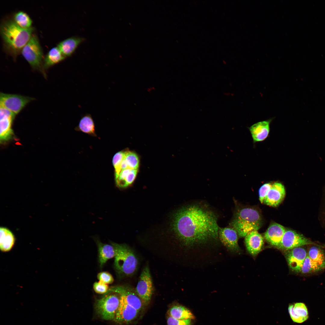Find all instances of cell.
<instances>
[{
	"label": "cell",
	"instance_id": "e0dca14e",
	"mask_svg": "<svg viewBox=\"0 0 325 325\" xmlns=\"http://www.w3.org/2000/svg\"><path fill=\"white\" fill-rule=\"evenodd\" d=\"M269 119L259 122L251 126L249 129L254 142L262 141L268 137L270 132Z\"/></svg>",
	"mask_w": 325,
	"mask_h": 325
},
{
	"label": "cell",
	"instance_id": "ac0fdd59",
	"mask_svg": "<svg viewBox=\"0 0 325 325\" xmlns=\"http://www.w3.org/2000/svg\"><path fill=\"white\" fill-rule=\"evenodd\" d=\"M85 39V38L81 37L72 36L60 42L57 47L63 55L67 57L72 55Z\"/></svg>",
	"mask_w": 325,
	"mask_h": 325
},
{
	"label": "cell",
	"instance_id": "277c9868",
	"mask_svg": "<svg viewBox=\"0 0 325 325\" xmlns=\"http://www.w3.org/2000/svg\"><path fill=\"white\" fill-rule=\"evenodd\" d=\"M262 224V217L256 209L243 207L235 210L229 226L235 230L239 237H242L253 231H258Z\"/></svg>",
	"mask_w": 325,
	"mask_h": 325
},
{
	"label": "cell",
	"instance_id": "9a60e30c",
	"mask_svg": "<svg viewBox=\"0 0 325 325\" xmlns=\"http://www.w3.org/2000/svg\"><path fill=\"white\" fill-rule=\"evenodd\" d=\"M286 230L281 225L276 223H273L265 232L264 237L270 244L278 248Z\"/></svg>",
	"mask_w": 325,
	"mask_h": 325
},
{
	"label": "cell",
	"instance_id": "4dcf8cb0",
	"mask_svg": "<svg viewBox=\"0 0 325 325\" xmlns=\"http://www.w3.org/2000/svg\"><path fill=\"white\" fill-rule=\"evenodd\" d=\"M192 320H180L174 318L168 315L167 317V325H191Z\"/></svg>",
	"mask_w": 325,
	"mask_h": 325
},
{
	"label": "cell",
	"instance_id": "484cf974",
	"mask_svg": "<svg viewBox=\"0 0 325 325\" xmlns=\"http://www.w3.org/2000/svg\"><path fill=\"white\" fill-rule=\"evenodd\" d=\"M13 20L19 26L25 28L31 27L32 21L26 12L20 11L15 13L13 16Z\"/></svg>",
	"mask_w": 325,
	"mask_h": 325
},
{
	"label": "cell",
	"instance_id": "5bb4252c",
	"mask_svg": "<svg viewBox=\"0 0 325 325\" xmlns=\"http://www.w3.org/2000/svg\"><path fill=\"white\" fill-rule=\"evenodd\" d=\"M286 194L284 186L279 182L272 184L271 186L263 203L268 206L276 207L284 199Z\"/></svg>",
	"mask_w": 325,
	"mask_h": 325
},
{
	"label": "cell",
	"instance_id": "603a6c76",
	"mask_svg": "<svg viewBox=\"0 0 325 325\" xmlns=\"http://www.w3.org/2000/svg\"><path fill=\"white\" fill-rule=\"evenodd\" d=\"M66 58L57 47H53L48 51L44 59L43 69H47Z\"/></svg>",
	"mask_w": 325,
	"mask_h": 325
},
{
	"label": "cell",
	"instance_id": "83f0119b",
	"mask_svg": "<svg viewBox=\"0 0 325 325\" xmlns=\"http://www.w3.org/2000/svg\"><path fill=\"white\" fill-rule=\"evenodd\" d=\"M125 152L120 151L113 156V164L115 170V178H116L121 171L120 165L124 159Z\"/></svg>",
	"mask_w": 325,
	"mask_h": 325
},
{
	"label": "cell",
	"instance_id": "f546056e",
	"mask_svg": "<svg viewBox=\"0 0 325 325\" xmlns=\"http://www.w3.org/2000/svg\"><path fill=\"white\" fill-rule=\"evenodd\" d=\"M97 278L99 281L107 284H111L114 281L112 275L107 271H103L98 273Z\"/></svg>",
	"mask_w": 325,
	"mask_h": 325
},
{
	"label": "cell",
	"instance_id": "8992f818",
	"mask_svg": "<svg viewBox=\"0 0 325 325\" xmlns=\"http://www.w3.org/2000/svg\"><path fill=\"white\" fill-rule=\"evenodd\" d=\"M21 53L34 70L41 71L45 76L43 68V51L37 36L32 34L22 49Z\"/></svg>",
	"mask_w": 325,
	"mask_h": 325
},
{
	"label": "cell",
	"instance_id": "9c48e42d",
	"mask_svg": "<svg viewBox=\"0 0 325 325\" xmlns=\"http://www.w3.org/2000/svg\"><path fill=\"white\" fill-rule=\"evenodd\" d=\"M33 99V98L20 95L1 93L0 107L8 109L16 115Z\"/></svg>",
	"mask_w": 325,
	"mask_h": 325
},
{
	"label": "cell",
	"instance_id": "7a4b0ae2",
	"mask_svg": "<svg viewBox=\"0 0 325 325\" xmlns=\"http://www.w3.org/2000/svg\"><path fill=\"white\" fill-rule=\"evenodd\" d=\"M109 290L119 296V305L114 320L120 324H128L135 320L144 305L136 292L123 286L112 287Z\"/></svg>",
	"mask_w": 325,
	"mask_h": 325
},
{
	"label": "cell",
	"instance_id": "3957f363",
	"mask_svg": "<svg viewBox=\"0 0 325 325\" xmlns=\"http://www.w3.org/2000/svg\"><path fill=\"white\" fill-rule=\"evenodd\" d=\"M34 29L32 27L22 28L13 19L3 21L0 26V33L5 51L15 59L29 40Z\"/></svg>",
	"mask_w": 325,
	"mask_h": 325
},
{
	"label": "cell",
	"instance_id": "4fadbf2b",
	"mask_svg": "<svg viewBox=\"0 0 325 325\" xmlns=\"http://www.w3.org/2000/svg\"><path fill=\"white\" fill-rule=\"evenodd\" d=\"M307 255L306 250L303 247H296L289 250L286 255L288 265L293 271L300 272L304 261Z\"/></svg>",
	"mask_w": 325,
	"mask_h": 325
},
{
	"label": "cell",
	"instance_id": "7402d4cb",
	"mask_svg": "<svg viewBox=\"0 0 325 325\" xmlns=\"http://www.w3.org/2000/svg\"><path fill=\"white\" fill-rule=\"evenodd\" d=\"M0 249L2 252L10 251L14 246L15 238L13 234L8 228L4 227L0 228Z\"/></svg>",
	"mask_w": 325,
	"mask_h": 325
},
{
	"label": "cell",
	"instance_id": "836d02e7",
	"mask_svg": "<svg viewBox=\"0 0 325 325\" xmlns=\"http://www.w3.org/2000/svg\"><path fill=\"white\" fill-rule=\"evenodd\" d=\"M137 172L138 169H131L125 179V187L130 185L133 182L137 175Z\"/></svg>",
	"mask_w": 325,
	"mask_h": 325
},
{
	"label": "cell",
	"instance_id": "30bf717a",
	"mask_svg": "<svg viewBox=\"0 0 325 325\" xmlns=\"http://www.w3.org/2000/svg\"><path fill=\"white\" fill-rule=\"evenodd\" d=\"M311 244L317 245L296 231L286 229L278 248L287 250Z\"/></svg>",
	"mask_w": 325,
	"mask_h": 325
},
{
	"label": "cell",
	"instance_id": "8fae6325",
	"mask_svg": "<svg viewBox=\"0 0 325 325\" xmlns=\"http://www.w3.org/2000/svg\"><path fill=\"white\" fill-rule=\"evenodd\" d=\"M218 238L222 244L230 251L236 252L240 251L238 243V235L233 228L228 226L219 227Z\"/></svg>",
	"mask_w": 325,
	"mask_h": 325
},
{
	"label": "cell",
	"instance_id": "4316f807",
	"mask_svg": "<svg viewBox=\"0 0 325 325\" xmlns=\"http://www.w3.org/2000/svg\"><path fill=\"white\" fill-rule=\"evenodd\" d=\"M124 159L127 164L128 168L138 169L139 166V160L136 153L131 151H125Z\"/></svg>",
	"mask_w": 325,
	"mask_h": 325
},
{
	"label": "cell",
	"instance_id": "52a82bcc",
	"mask_svg": "<svg viewBox=\"0 0 325 325\" xmlns=\"http://www.w3.org/2000/svg\"><path fill=\"white\" fill-rule=\"evenodd\" d=\"M119 303V294L108 290L104 296L97 301V311L103 319L114 320Z\"/></svg>",
	"mask_w": 325,
	"mask_h": 325
},
{
	"label": "cell",
	"instance_id": "ffe728a7",
	"mask_svg": "<svg viewBox=\"0 0 325 325\" xmlns=\"http://www.w3.org/2000/svg\"><path fill=\"white\" fill-rule=\"evenodd\" d=\"M307 255L317 272L325 268V254L321 248L313 246L310 248Z\"/></svg>",
	"mask_w": 325,
	"mask_h": 325
},
{
	"label": "cell",
	"instance_id": "1f68e13d",
	"mask_svg": "<svg viewBox=\"0 0 325 325\" xmlns=\"http://www.w3.org/2000/svg\"><path fill=\"white\" fill-rule=\"evenodd\" d=\"M93 288L94 291L99 294H106L108 291L109 288L108 285L99 281L95 282L93 285Z\"/></svg>",
	"mask_w": 325,
	"mask_h": 325
},
{
	"label": "cell",
	"instance_id": "cb8c5ba5",
	"mask_svg": "<svg viewBox=\"0 0 325 325\" xmlns=\"http://www.w3.org/2000/svg\"><path fill=\"white\" fill-rule=\"evenodd\" d=\"M75 129L91 135L96 136L93 120L91 116L88 113L82 117Z\"/></svg>",
	"mask_w": 325,
	"mask_h": 325
},
{
	"label": "cell",
	"instance_id": "d6a6232c",
	"mask_svg": "<svg viewBox=\"0 0 325 325\" xmlns=\"http://www.w3.org/2000/svg\"><path fill=\"white\" fill-rule=\"evenodd\" d=\"M271 185V183H266L263 184L259 188L258 192L259 200L261 203H263Z\"/></svg>",
	"mask_w": 325,
	"mask_h": 325
},
{
	"label": "cell",
	"instance_id": "d4e9b609",
	"mask_svg": "<svg viewBox=\"0 0 325 325\" xmlns=\"http://www.w3.org/2000/svg\"><path fill=\"white\" fill-rule=\"evenodd\" d=\"M168 314L174 318L180 320L195 318L194 315L189 310L181 305H175L171 307L169 310Z\"/></svg>",
	"mask_w": 325,
	"mask_h": 325
},
{
	"label": "cell",
	"instance_id": "2e32d148",
	"mask_svg": "<svg viewBox=\"0 0 325 325\" xmlns=\"http://www.w3.org/2000/svg\"><path fill=\"white\" fill-rule=\"evenodd\" d=\"M245 241L247 249L253 255H255L261 251L264 243L263 238L258 231H253L245 237Z\"/></svg>",
	"mask_w": 325,
	"mask_h": 325
},
{
	"label": "cell",
	"instance_id": "44dd1931",
	"mask_svg": "<svg viewBox=\"0 0 325 325\" xmlns=\"http://www.w3.org/2000/svg\"><path fill=\"white\" fill-rule=\"evenodd\" d=\"M98 251V259L101 268L107 261L115 257L116 252L114 246L111 244H104L97 240Z\"/></svg>",
	"mask_w": 325,
	"mask_h": 325
},
{
	"label": "cell",
	"instance_id": "d6986e66",
	"mask_svg": "<svg viewBox=\"0 0 325 325\" xmlns=\"http://www.w3.org/2000/svg\"><path fill=\"white\" fill-rule=\"evenodd\" d=\"M288 311L292 320L295 322L302 323L307 319L308 313L305 305L302 303H296L289 305Z\"/></svg>",
	"mask_w": 325,
	"mask_h": 325
},
{
	"label": "cell",
	"instance_id": "ba28073f",
	"mask_svg": "<svg viewBox=\"0 0 325 325\" xmlns=\"http://www.w3.org/2000/svg\"><path fill=\"white\" fill-rule=\"evenodd\" d=\"M135 292L144 305L150 302L153 292L152 279L149 267L146 265L143 268L135 289Z\"/></svg>",
	"mask_w": 325,
	"mask_h": 325
},
{
	"label": "cell",
	"instance_id": "5b68a950",
	"mask_svg": "<svg viewBox=\"0 0 325 325\" xmlns=\"http://www.w3.org/2000/svg\"><path fill=\"white\" fill-rule=\"evenodd\" d=\"M111 244L115 250L114 265L117 273L122 276L132 275L136 271L138 264L134 252L125 245L113 242Z\"/></svg>",
	"mask_w": 325,
	"mask_h": 325
},
{
	"label": "cell",
	"instance_id": "f1b7e54d",
	"mask_svg": "<svg viewBox=\"0 0 325 325\" xmlns=\"http://www.w3.org/2000/svg\"><path fill=\"white\" fill-rule=\"evenodd\" d=\"M317 272L312 263L311 259L307 255L302 266L301 272L304 274H309Z\"/></svg>",
	"mask_w": 325,
	"mask_h": 325
},
{
	"label": "cell",
	"instance_id": "7c38bea8",
	"mask_svg": "<svg viewBox=\"0 0 325 325\" xmlns=\"http://www.w3.org/2000/svg\"><path fill=\"white\" fill-rule=\"evenodd\" d=\"M15 115L11 111L0 107L1 142H4L11 138L13 132L11 128L12 122Z\"/></svg>",
	"mask_w": 325,
	"mask_h": 325
},
{
	"label": "cell",
	"instance_id": "6da1fadb",
	"mask_svg": "<svg viewBox=\"0 0 325 325\" xmlns=\"http://www.w3.org/2000/svg\"><path fill=\"white\" fill-rule=\"evenodd\" d=\"M218 213L203 202H190L174 214L172 226L177 239L183 245L192 247L218 240Z\"/></svg>",
	"mask_w": 325,
	"mask_h": 325
}]
</instances>
